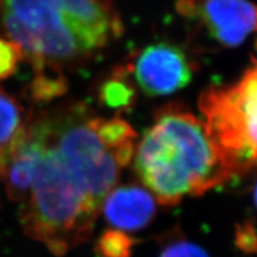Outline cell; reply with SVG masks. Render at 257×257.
<instances>
[{"instance_id": "277c9868", "label": "cell", "mask_w": 257, "mask_h": 257, "mask_svg": "<svg viewBox=\"0 0 257 257\" xmlns=\"http://www.w3.org/2000/svg\"><path fill=\"white\" fill-rule=\"evenodd\" d=\"M205 126L234 178L257 165V62L236 85L210 87L199 99Z\"/></svg>"}, {"instance_id": "7c38bea8", "label": "cell", "mask_w": 257, "mask_h": 257, "mask_svg": "<svg viewBox=\"0 0 257 257\" xmlns=\"http://www.w3.org/2000/svg\"><path fill=\"white\" fill-rule=\"evenodd\" d=\"M67 79L57 66H43L35 68V76L30 85V94L34 100L50 101L67 92Z\"/></svg>"}, {"instance_id": "8fae6325", "label": "cell", "mask_w": 257, "mask_h": 257, "mask_svg": "<svg viewBox=\"0 0 257 257\" xmlns=\"http://www.w3.org/2000/svg\"><path fill=\"white\" fill-rule=\"evenodd\" d=\"M128 68H115L98 88V100L111 110H130L136 101V89L128 78Z\"/></svg>"}, {"instance_id": "d6986e66", "label": "cell", "mask_w": 257, "mask_h": 257, "mask_svg": "<svg viewBox=\"0 0 257 257\" xmlns=\"http://www.w3.org/2000/svg\"><path fill=\"white\" fill-rule=\"evenodd\" d=\"M253 201H255V205L257 207V184L255 186V189H253Z\"/></svg>"}, {"instance_id": "7a4b0ae2", "label": "cell", "mask_w": 257, "mask_h": 257, "mask_svg": "<svg viewBox=\"0 0 257 257\" xmlns=\"http://www.w3.org/2000/svg\"><path fill=\"white\" fill-rule=\"evenodd\" d=\"M28 199L21 213L24 231L57 256L87 239L100 210L50 143Z\"/></svg>"}, {"instance_id": "9a60e30c", "label": "cell", "mask_w": 257, "mask_h": 257, "mask_svg": "<svg viewBox=\"0 0 257 257\" xmlns=\"http://www.w3.org/2000/svg\"><path fill=\"white\" fill-rule=\"evenodd\" d=\"M22 57L23 51L17 43L0 36V81L14 75Z\"/></svg>"}, {"instance_id": "2e32d148", "label": "cell", "mask_w": 257, "mask_h": 257, "mask_svg": "<svg viewBox=\"0 0 257 257\" xmlns=\"http://www.w3.org/2000/svg\"><path fill=\"white\" fill-rule=\"evenodd\" d=\"M160 257H210L201 246L185 238L174 239L163 248Z\"/></svg>"}, {"instance_id": "5b68a950", "label": "cell", "mask_w": 257, "mask_h": 257, "mask_svg": "<svg viewBox=\"0 0 257 257\" xmlns=\"http://www.w3.org/2000/svg\"><path fill=\"white\" fill-rule=\"evenodd\" d=\"M49 143L70 167L89 198L101 206L121 167L96 135L91 119L70 120L57 130L50 121Z\"/></svg>"}, {"instance_id": "3957f363", "label": "cell", "mask_w": 257, "mask_h": 257, "mask_svg": "<svg viewBox=\"0 0 257 257\" xmlns=\"http://www.w3.org/2000/svg\"><path fill=\"white\" fill-rule=\"evenodd\" d=\"M0 24L34 69L59 67L101 48L66 0H0Z\"/></svg>"}, {"instance_id": "e0dca14e", "label": "cell", "mask_w": 257, "mask_h": 257, "mask_svg": "<svg viewBox=\"0 0 257 257\" xmlns=\"http://www.w3.org/2000/svg\"><path fill=\"white\" fill-rule=\"evenodd\" d=\"M237 248L245 253H257V230L252 223L245 221L239 224L234 233Z\"/></svg>"}, {"instance_id": "4fadbf2b", "label": "cell", "mask_w": 257, "mask_h": 257, "mask_svg": "<svg viewBox=\"0 0 257 257\" xmlns=\"http://www.w3.org/2000/svg\"><path fill=\"white\" fill-rule=\"evenodd\" d=\"M23 110L14 96L0 88V150L4 152L23 127Z\"/></svg>"}, {"instance_id": "8992f818", "label": "cell", "mask_w": 257, "mask_h": 257, "mask_svg": "<svg viewBox=\"0 0 257 257\" xmlns=\"http://www.w3.org/2000/svg\"><path fill=\"white\" fill-rule=\"evenodd\" d=\"M178 11L199 19L220 46L233 48L257 31V5L248 0H180Z\"/></svg>"}, {"instance_id": "9c48e42d", "label": "cell", "mask_w": 257, "mask_h": 257, "mask_svg": "<svg viewBox=\"0 0 257 257\" xmlns=\"http://www.w3.org/2000/svg\"><path fill=\"white\" fill-rule=\"evenodd\" d=\"M104 200L102 210L106 220L117 230L143 229L155 216V199L138 186H120L108 193Z\"/></svg>"}, {"instance_id": "ffe728a7", "label": "cell", "mask_w": 257, "mask_h": 257, "mask_svg": "<svg viewBox=\"0 0 257 257\" xmlns=\"http://www.w3.org/2000/svg\"><path fill=\"white\" fill-rule=\"evenodd\" d=\"M256 49H257V41H256Z\"/></svg>"}, {"instance_id": "ba28073f", "label": "cell", "mask_w": 257, "mask_h": 257, "mask_svg": "<svg viewBox=\"0 0 257 257\" xmlns=\"http://www.w3.org/2000/svg\"><path fill=\"white\" fill-rule=\"evenodd\" d=\"M128 70L147 95H168L186 87L191 82L193 67L180 48L169 43L147 47L135 59Z\"/></svg>"}, {"instance_id": "5bb4252c", "label": "cell", "mask_w": 257, "mask_h": 257, "mask_svg": "<svg viewBox=\"0 0 257 257\" xmlns=\"http://www.w3.org/2000/svg\"><path fill=\"white\" fill-rule=\"evenodd\" d=\"M135 240L117 229L105 230L95 244L99 257H131Z\"/></svg>"}, {"instance_id": "6da1fadb", "label": "cell", "mask_w": 257, "mask_h": 257, "mask_svg": "<svg viewBox=\"0 0 257 257\" xmlns=\"http://www.w3.org/2000/svg\"><path fill=\"white\" fill-rule=\"evenodd\" d=\"M135 152L138 176L167 206L233 178L204 121L181 105H168L157 112Z\"/></svg>"}, {"instance_id": "30bf717a", "label": "cell", "mask_w": 257, "mask_h": 257, "mask_svg": "<svg viewBox=\"0 0 257 257\" xmlns=\"http://www.w3.org/2000/svg\"><path fill=\"white\" fill-rule=\"evenodd\" d=\"M91 123L101 142L113 153L118 165L127 166L134 159L137 136L131 125L120 118H91Z\"/></svg>"}, {"instance_id": "52a82bcc", "label": "cell", "mask_w": 257, "mask_h": 257, "mask_svg": "<svg viewBox=\"0 0 257 257\" xmlns=\"http://www.w3.org/2000/svg\"><path fill=\"white\" fill-rule=\"evenodd\" d=\"M50 140V121L40 119L24 125L4 150L2 176L6 193L14 201H27Z\"/></svg>"}, {"instance_id": "ac0fdd59", "label": "cell", "mask_w": 257, "mask_h": 257, "mask_svg": "<svg viewBox=\"0 0 257 257\" xmlns=\"http://www.w3.org/2000/svg\"><path fill=\"white\" fill-rule=\"evenodd\" d=\"M3 165H4V153H3L2 150H0V173H2Z\"/></svg>"}]
</instances>
